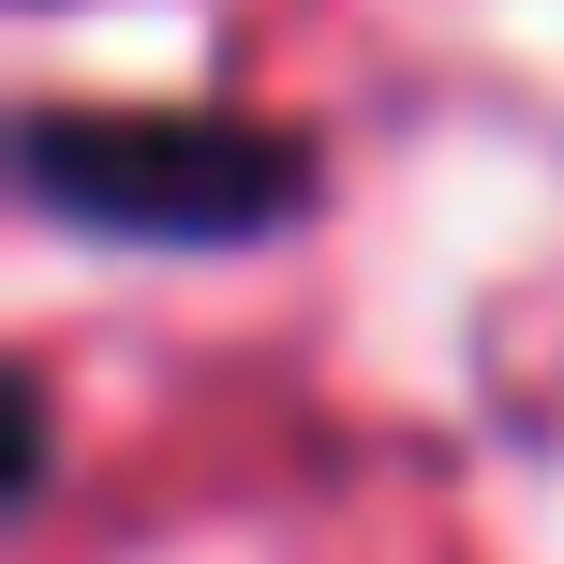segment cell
Here are the masks:
<instances>
[{
  "instance_id": "1",
  "label": "cell",
  "mask_w": 564,
  "mask_h": 564,
  "mask_svg": "<svg viewBox=\"0 0 564 564\" xmlns=\"http://www.w3.org/2000/svg\"><path fill=\"white\" fill-rule=\"evenodd\" d=\"M30 178L89 224H149V238H238L297 208V149L224 134V119H45Z\"/></svg>"
}]
</instances>
